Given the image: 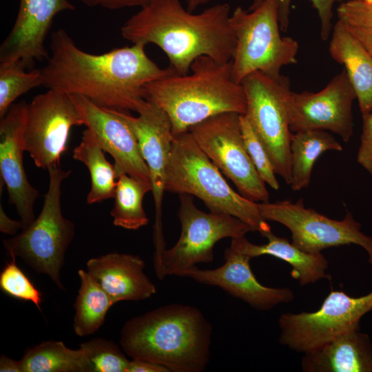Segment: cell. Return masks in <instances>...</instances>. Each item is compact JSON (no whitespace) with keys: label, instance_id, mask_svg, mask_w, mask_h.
<instances>
[{"label":"cell","instance_id":"cell-35","mask_svg":"<svg viewBox=\"0 0 372 372\" xmlns=\"http://www.w3.org/2000/svg\"><path fill=\"white\" fill-rule=\"evenodd\" d=\"M357 161L372 176V112L362 114L361 143Z\"/></svg>","mask_w":372,"mask_h":372},{"label":"cell","instance_id":"cell-18","mask_svg":"<svg viewBox=\"0 0 372 372\" xmlns=\"http://www.w3.org/2000/svg\"><path fill=\"white\" fill-rule=\"evenodd\" d=\"M74 10L68 0H20L16 21L0 47V63L19 62L26 69L48 59L44 43L54 17Z\"/></svg>","mask_w":372,"mask_h":372},{"label":"cell","instance_id":"cell-3","mask_svg":"<svg viewBox=\"0 0 372 372\" xmlns=\"http://www.w3.org/2000/svg\"><path fill=\"white\" fill-rule=\"evenodd\" d=\"M211 333L198 308L172 303L127 320L119 342L132 359L159 364L169 372H201L209 362Z\"/></svg>","mask_w":372,"mask_h":372},{"label":"cell","instance_id":"cell-2","mask_svg":"<svg viewBox=\"0 0 372 372\" xmlns=\"http://www.w3.org/2000/svg\"><path fill=\"white\" fill-rule=\"evenodd\" d=\"M230 10L229 4L217 3L193 13L180 0H151L126 21L121 34L133 44L156 45L167 56L169 67L187 74L201 56L231 61L236 36Z\"/></svg>","mask_w":372,"mask_h":372},{"label":"cell","instance_id":"cell-5","mask_svg":"<svg viewBox=\"0 0 372 372\" xmlns=\"http://www.w3.org/2000/svg\"><path fill=\"white\" fill-rule=\"evenodd\" d=\"M165 192L195 196L210 211L234 216L262 236L271 231L258 203L228 185L189 131L174 136L166 167Z\"/></svg>","mask_w":372,"mask_h":372},{"label":"cell","instance_id":"cell-34","mask_svg":"<svg viewBox=\"0 0 372 372\" xmlns=\"http://www.w3.org/2000/svg\"><path fill=\"white\" fill-rule=\"evenodd\" d=\"M337 14L338 20L346 25L372 29V3L351 0L342 3Z\"/></svg>","mask_w":372,"mask_h":372},{"label":"cell","instance_id":"cell-39","mask_svg":"<svg viewBox=\"0 0 372 372\" xmlns=\"http://www.w3.org/2000/svg\"><path fill=\"white\" fill-rule=\"evenodd\" d=\"M23 225L20 221L11 219L4 211L1 204L0 205V231L9 235L15 234Z\"/></svg>","mask_w":372,"mask_h":372},{"label":"cell","instance_id":"cell-15","mask_svg":"<svg viewBox=\"0 0 372 372\" xmlns=\"http://www.w3.org/2000/svg\"><path fill=\"white\" fill-rule=\"evenodd\" d=\"M121 116L133 131L141 154L150 174L156 218L154 227V242L157 247L165 245L162 224V204L165 192L166 167L174 135L167 114L159 107L147 101L137 116L119 110Z\"/></svg>","mask_w":372,"mask_h":372},{"label":"cell","instance_id":"cell-42","mask_svg":"<svg viewBox=\"0 0 372 372\" xmlns=\"http://www.w3.org/2000/svg\"><path fill=\"white\" fill-rule=\"evenodd\" d=\"M362 1L369 3H372V0H362Z\"/></svg>","mask_w":372,"mask_h":372},{"label":"cell","instance_id":"cell-23","mask_svg":"<svg viewBox=\"0 0 372 372\" xmlns=\"http://www.w3.org/2000/svg\"><path fill=\"white\" fill-rule=\"evenodd\" d=\"M329 50L332 59L344 65L362 114L372 111V56L338 20L333 26Z\"/></svg>","mask_w":372,"mask_h":372},{"label":"cell","instance_id":"cell-6","mask_svg":"<svg viewBox=\"0 0 372 372\" xmlns=\"http://www.w3.org/2000/svg\"><path fill=\"white\" fill-rule=\"evenodd\" d=\"M229 21L236 36L231 66L236 83L256 71L279 79L282 67L297 63L298 43L280 35L276 0H263L251 10L237 7Z\"/></svg>","mask_w":372,"mask_h":372},{"label":"cell","instance_id":"cell-32","mask_svg":"<svg viewBox=\"0 0 372 372\" xmlns=\"http://www.w3.org/2000/svg\"><path fill=\"white\" fill-rule=\"evenodd\" d=\"M7 263L0 273V288L8 296L32 302L41 311V293L17 265L15 257Z\"/></svg>","mask_w":372,"mask_h":372},{"label":"cell","instance_id":"cell-13","mask_svg":"<svg viewBox=\"0 0 372 372\" xmlns=\"http://www.w3.org/2000/svg\"><path fill=\"white\" fill-rule=\"evenodd\" d=\"M83 125L70 95L48 89L28 103L25 150L35 165L48 169L59 164L73 126Z\"/></svg>","mask_w":372,"mask_h":372},{"label":"cell","instance_id":"cell-9","mask_svg":"<svg viewBox=\"0 0 372 372\" xmlns=\"http://www.w3.org/2000/svg\"><path fill=\"white\" fill-rule=\"evenodd\" d=\"M247 101L244 114L263 143L276 174L291 182L290 141L288 101L289 81L281 76L270 77L256 71L243 79Z\"/></svg>","mask_w":372,"mask_h":372},{"label":"cell","instance_id":"cell-10","mask_svg":"<svg viewBox=\"0 0 372 372\" xmlns=\"http://www.w3.org/2000/svg\"><path fill=\"white\" fill-rule=\"evenodd\" d=\"M371 310L372 291L352 297L343 291L332 290L314 312L282 314L278 320L279 342L304 353L347 331L360 329L361 318Z\"/></svg>","mask_w":372,"mask_h":372},{"label":"cell","instance_id":"cell-41","mask_svg":"<svg viewBox=\"0 0 372 372\" xmlns=\"http://www.w3.org/2000/svg\"><path fill=\"white\" fill-rule=\"evenodd\" d=\"M185 3L186 8L190 12H194L200 6L209 3L213 0H183Z\"/></svg>","mask_w":372,"mask_h":372},{"label":"cell","instance_id":"cell-8","mask_svg":"<svg viewBox=\"0 0 372 372\" xmlns=\"http://www.w3.org/2000/svg\"><path fill=\"white\" fill-rule=\"evenodd\" d=\"M178 217L181 233L176 243L162 255L156 276L183 277L196 265L214 260L215 244L225 238L245 236L252 229L238 218L225 214L206 213L194 203L192 195L180 194Z\"/></svg>","mask_w":372,"mask_h":372},{"label":"cell","instance_id":"cell-11","mask_svg":"<svg viewBox=\"0 0 372 372\" xmlns=\"http://www.w3.org/2000/svg\"><path fill=\"white\" fill-rule=\"evenodd\" d=\"M240 115L236 112L218 114L192 126L189 131L200 149L234 183L242 196L256 203L269 202L265 183L245 147Z\"/></svg>","mask_w":372,"mask_h":372},{"label":"cell","instance_id":"cell-24","mask_svg":"<svg viewBox=\"0 0 372 372\" xmlns=\"http://www.w3.org/2000/svg\"><path fill=\"white\" fill-rule=\"evenodd\" d=\"M329 150L342 151V146L325 130H309L292 133L289 185L293 192L309 187L315 162L322 154Z\"/></svg>","mask_w":372,"mask_h":372},{"label":"cell","instance_id":"cell-19","mask_svg":"<svg viewBox=\"0 0 372 372\" xmlns=\"http://www.w3.org/2000/svg\"><path fill=\"white\" fill-rule=\"evenodd\" d=\"M224 258L225 263L216 269H200L195 267L183 277L200 284L218 287L259 310H269L293 299V292L289 288L261 285L250 268L251 258L245 254L229 247L225 251Z\"/></svg>","mask_w":372,"mask_h":372},{"label":"cell","instance_id":"cell-12","mask_svg":"<svg viewBox=\"0 0 372 372\" xmlns=\"http://www.w3.org/2000/svg\"><path fill=\"white\" fill-rule=\"evenodd\" d=\"M258 206L263 218L280 223L290 231L292 243L299 249L318 254L330 247L354 244L366 250L372 265V237L361 231V225L351 212L341 220L331 219L307 208L302 198L295 203H258Z\"/></svg>","mask_w":372,"mask_h":372},{"label":"cell","instance_id":"cell-14","mask_svg":"<svg viewBox=\"0 0 372 372\" xmlns=\"http://www.w3.org/2000/svg\"><path fill=\"white\" fill-rule=\"evenodd\" d=\"M355 99L344 69L318 92L291 91L288 101L290 130L331 131L347 143L353 134L352 105Z\"/></svg>","mask_w":372,"mask_h":372},{"label":"cell","instance_id":"cell-40","mask_svg":"<svg viewBox=\"0 0 372 372\" xmlns=\"http://www.w3.org/2000/svg\"><path fill=\"white\" fill-rule=\"evenodd\" d=\"M1 372H22L20 360H14L6 355L0 358Z\"/></svg>","mask_w":372,"mask_h":372},{"label":"cell","instance_id":"cell-29","mask_svg":"<svg viewBox=\"0 0 372 372\" xmlns=\"http://www.w3.org/2000/svg\"><path fill=\"white\" fill-rule=\"evenodd\" d=\"M38 86H42L41 69L26 72L19 62L0 63V118L19 96Z\"/></svg>","mask_w":372,"mask_h":372},{"label":"cell","instance_id":"cell-30","mask_svg":"<svg viewBox=\"0 0 372 372\" xmlns=\"http://www.w3.org/2000/svg\"><path fill=\"white\" fill-rule=\"evenodd\" d=\"M83 372H125L130 360L112 341L94 338L81 344Z\"/></svg>","mask_w":372,"mask_h":372},{"label":"cell","instance_id":"cell-26","mask_svg":"<svg viewBox=\"0 0 372 372\" xmlns=\"http://www.w3.org/2000/svg\"><path fill=\"white\" fill-rule=\"evenodd\" d=\"M78 275L80 287L74 304L73 329L76 335L83 337L99 330L114 303L87 271L79 269Z\"/></svg>","mask_w":372,"mask_h":372},{"label":"cell","instance_id":"cell-20","mask_svg":"<svg viewBox=\"0 0 372 372\" xmlns=\"http://www.w3.org/2000/svg\"><path fill=\"white\" fill-rule=\"evenodd\" d=\"M145 265L138 256L117 252L90 258L86 263L87 271L114 304L145 300L156 292L155 285L144 273Z\"/></svg>","mask_w":372,"mask_h":372},{"label":"cell","instance_id":"cell-27","mask_svg":"<svg viewBox=\"0 0 372 372\" xmlns=\"http://www.w3.org/2000/svg\"><path fill=\"white\" fill-rule=\"evenodd\" d=\"M113 208L110 212L113 224L126 229L136 230L147 225V218L143 200L146 193L152 191L149 181L121 174L117 177Z\"/></svg>","mask_w":372,"mask_h":372},{"label":"cell","instance_id":"cell-36","mask_svg":"<svg viewBox=\"0 0 372 372\" xmlns=\"http://www.w3.org/2000/svg\"><path fill=\"white\" fill-rule=\"evenodd\" d=\"M89 7L101 6L109 10L139 6L143 7L151 0H79Z\"/></svg>","mask_w":372,"mask_h":372},{"label":"cell","instance_id":"cell-7","mask_svg":"<svg viewBox=\"0 0 372 372\" xmlns=\"http://www.w3.org/2000/svg\"><path fill=\"white\" fill-rule=\"evenodd\" d=\"M50 181L39 216L12 238L3 240L7 253L21 258L35 271L48 276L57 287L63 289L60 271L65 252L75 234V225L61 211V187L71 170L59 164L48 169Z\"/></svg>","mask_w":372,"mask_h":372},{"label":"cell","instance_id":"cell-1","mask_svg":"<svg viewBox=\"0 0 372 372\" xmlns=\"http://www.w3.org/2000/svg\"><path fill=\"white\" fill-rule=\"evenodd\" d=\"M145 47L135 43L93 54L58 29L52 34L50 56L41 69L42 86L83 96L103 108L138 113L147 103L145 86L175 72L170 67L160 68Z\"/></svg>","mask_w":372,"mask_h":372},{"label":"cell","instance_id":"cell-28","mask_svg":"<svg viewBox=\"0 0 372 372\" xmlns=\"http://www.w3.org/2000/svg\"><path fill=\"white\" fill-rule=\"evenodd\" d=\"M22 372H83L81 349H69L61 341H44L28 348L20 360Z\"/></svg>","mask_w":372,"mask_h":372},{"label":"cell","instance_id":"cell-21","mask_svg":"<svg viewBox=\"0 0 372 372\" xmlns=\"http://www.w3.org/2000/svg\"><path fill=\"white\" fill-rule=\"evenodd\" d=\"M359 329L347 331L304 353V372H372V342Z\"/></svg>","mask_w":372,"mask_h":372},{"label":"cell","instance_id":"cell-37","mask_svg":"<svg viewBox=\"0 0 372 372\" xmlns=\"http://www.w3.org/2000/svg\"><path fill=\"white\" fill-rule=\"evenodd\" d=\"M125 372H169L159 364L141 359L130 360Z\"/></svg>","mask_w":372,"mask_h":372},{"label":"cell","instance_id":"cell-25","mask_svg":"<svg viewBox=\"0 0 372 372\" xmlns=\"http://www.w3.org/2000/svg\"><path fill=\"white\" fill-rule=\"evenodd\" d=\"M72 157L83 163L90 173L91 187L86 199L87 204L114 197L117 179L114 165L106 159L105 151L90 129L83 131L81 141L74 149Z\"/></svg>","mask_w":372,"mask_h":372},{"label":"cell","instance_id":"cell-22","mask_svg":"<svg viewBox=\"0 0 372 372\" xmlns=\"http://www.w3.org/2000/svg\"><path fill=\"white\" fill-rule=\"evenodd\" d=\"M263 237L267 239L266 244H254L244 236L231 238L229 247L251 259L269 255L285 261L292 267L291 277L298 280L301 286L330 278L327 273L328 262L321 253L306 252L290 243L287 238L273 234L271 231L266 233Z\"/></svg>","mask_w":372,"mask_h":372},{"label":"cell","instance_id":"cell-38","mask_svg":"<svg viewBox=\"0 0 372 372\" xmlns=\"http://www.w3.org/2000/svg\"><path fill=\"white\" fill-rule=\"evenodd\" d=\"M344 25L372 56V29Z\"/></svg>","mask_w":372,"mask_h":372},{"label":"cell","instance_id":"cell-17","mask_svg":"<svg viewBox=\"0 0 372 372\" xmlns=\"http://www.w3.org/2000/svg\"><path fill=\"white\" fill-rule=\"evenodd\" d=\"M28 103H13L0 122L1 181L6 185L9 203L20 217L23 228L34 219V204L39 192L29 183L23 163Z\"/></svg>","mask_w":372,"mask_h":372},{"label":"cell","instance_id":"cell-16","mask_svg":"<svg viewBox=\"0 0 372 372\" xmlns=\"http://www.w3.org/2000/svg\"><path fill=\"white\" fill-rule=\"evenodd\" d=\"M69 95L83 125L94 132L103 149L114 158L116 178L127 174L151 183L137 139L119 110L99 107L83 96Z\"/></svg>","mask_w":372,"mask_h":372},{"label":"cell","instance_id":"cell-33","mask_svg":"<svg viewBox=\"0 0 372 372\" xmlns=\"http://www.w3.org/2000/svg\"><path fill=\"white\" fill-rule=\"evenodd\" d=\"M263 0H254L247 10H251ZM278 8V18L280 30L285 32L289 23L290 5L292 0H276ZM316 10L320 21V37L323 41L329 37L333 30V6L340 0H309Z\"/></svg>","mask_w":372,"mask_h":372},{"label":"cell","instance_id":"cell-4","mask_svg":"<svg viewBox=\"0 0 372 372\" xmlns=\"http://www.w3.org/2000/svg\"><path fill=\"white\" fill-rule=\"evenodd\" d=\"M145 99L168 116L174 136L224 112L246 113L243 86L232 76L231 61L197 58L187 74L172 73L145 86Z\"/></svg>","mask_w":372,"mask_h":372},{"label":"cell","instance_id":"cell-31","mask_svg":"<svg viewBox=\"0 0 372 372\" xmlns=\"http://www.w3.org/2000/svg\"><path fill=\"white\" fill-rule=\"evenodd\" d=\"M240 126L245 149L258 174L265 184L278 190L280 185L269 156L245 115H240Z\"/></svg>","mask_w":372,"mask_h":372}]
</instances>
